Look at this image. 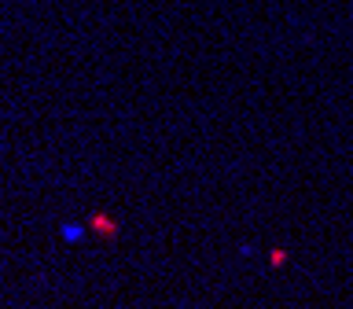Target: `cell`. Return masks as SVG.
<instances>
[{"mask_svg": "<svg viewBox=\"0 0 353 309\" xmlns=\"http://www.w3.org/2000/svg\"><path fill=\"white\" fill-rule=\"evenodd\" d=\"M88 232H96V236H103V239H114L118 236V221L110 214H92L88 217Z\"/></svg>", "mask_w": 353, "mask_h": 309, "instance_id": "6da1fadb", "label": "cell"}]
</instances>
